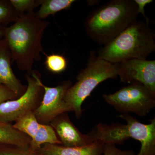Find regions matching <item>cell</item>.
I'll return each instance as SVG.
<instances>
[{"label": "cell", "mask_w": 155, "mask_h": 155, "mask_svg": "<svg viewBox=\"0 0 155 155\" xmlns=\"http://www.w3.org/2000/svg\"><path fill=\"white\" fill-rule=\"evenodd\" d=\"M48 21L38 19L33 12L23 14L16 22L5 27L4 38L11 51L12 61L19 70L31 75L35 61L44 53L41 40Z\"/></svg>", "instance_id": "cell-1"}, {"label": "cell", "mask_w": 155, "mask_h": 155, "mask_svg": "<svg viewBox=\"0 0 155 155\" xmlns=\"http://www.w3.org/2000/svg\"><path fill=\"white\" fill-rule=\"evenodd\" d=\"M138 15L134 0H113L89 14L85 31L93 41L105 45L137 21Z\"/></svg>", "instance_id": "cell-2"}, {"label": "cell", "mask_w": 155, "mask_h": 155, "mask_svg": "<svg viewBox=\"0 0 155 155\" xmlns=\"http://www.w3.org/2000/svg\"><path fill=\"white\" fill-rule=\"evenodd\" d=\"M155 33L145 21H136L99 50L98 57L112 64L147 59L155 50Z\"/></svg>", "instance_id": "cell-3"}, {"label": "cell", "mask_w": 155, "mask_h": 155, "mask_svg": "<svg viewBox=\"0 0 155 155\" xmlns=\"http://www.w3.org/2000/svg\"><path fill=\"white\" fill-rule=\"evenodd\" d=\"M118 77L117 64L101 59L94 51L91 53L87 64L76 77L77 82L67 91L64 100L77 118L82 116V103L100 83Z\"/></svg>", "instance_id": "cell-4"}, {"label": "cell", "mask_w": 155, "mask_h": 155, "mask_svg": "<svg viewBox=\"0 0 155 155\" xmlns=\"http://www.w3.org/2000/svg\"><path fill=\"white\" fill-rule=\"evenodd\" d=\"M105 101L121 114L133 113L144 117L155 106V95L138 82L130 84L112 94L103 95Z\"/></svg>", "instance_id": "cell-5"}, {"label": "cell", "mask_w": 155, "mask_h": 155, "mask_svg": "<svg viewBox=\"0 0 155 155\" xmlns=\"http://www.w3.org/2000/svg\"><path fill=\"white\" fill-rule=\"evenodd\" d=\"M119 117L127 122L126 125L115 123L111 130V140L114 144H122L133 138L141 143L136 155H155V118L150 124H144L129 114H121Z\"/></svg>", "instance_id": "cell-6"}, {"label": "cell", "mask_w": 155, "mask_h": 155, "mask_svg": "<svg viewBox=\"0 0 155 155\" xmlns=\"http://www.w3.org/2000/svg\"><path fill=\"white\" fill-rule=\"evenodd\" d=\"M27 88L24 94L16 99L0 104V122H16L29 112H34L39 106L44 94L43 88L39 82L38 72L33 70L31 75L26 74Z\"/></svg>", "instance_id": "cell-7"}, {"label": "cell", "mask_w": 155, "mask_h": 155, "mask_svg": "<svg viewBox=\"0 0 155 155\" xmlns=\"http://www.w3.org/2000/svg\"><path fill=\"white\" fill-rule=\"evenodd\" d=\"M39 82L43 88V96L39 106L34 113L40 124L49 125L57 116L71 112L64 98L67 91L72 86V82L66 81L54 87L45 86L41 82V78Z\"/></svg>", "instance_id": "cell-8"}, {"label": "cell", "mask_w": 155, "mask_h": 155, "mask_svg": "<svg viewBox=\"0 0 155 155\" xmlns=\"http://www.w3.org/2000/svg\"><path fill=\"white\" fill-rule=\"evenodd\" d=\"M116 64L122 82L142 84L155 95V60L131 59Z\"/></svg>", "instance_id": "cell-9"}, {"label": "cell", "mask_w": 155, "mask_h": 155, "mask_svg": "<svg viewBox=\"0 0 155 155\" xmlns=\"http://www.w3.org/2000/svg\"><path fill=\"white\" fill-rule=\"evenodd\" d=\"M62 145L67 147L85 146L93 143L88 134L79 131L71 122L67 113L61 114L50 123Z\"/></svg>", "instance_id": "cell-10"}, {"label": "cell", "mask_w": 155, "mask_h": 155, "mask_svg": "<svg viewBox=\"0 0 155 155\" xmlns=\"http://www.w3.org/2000/svg\"><path fill=\"white\" fill-rule=\"evenodd\" d=\"M11 51L5 38L0 40V85H5L19 97L25 93L27 85L21 83L11 66Z\"/></svg>", "instance_id": "cell-11"}, {"label": "cell", "mask_w": 155, "mask_h": 155, "mask_svg": "<svg viewBox=\"0 0 155 155\" xmlns=\"http://www.w3.org/2000/svg\"><path fill=\"white\" fill-rule=\"evenodd\" d=\"M104 143L95 141L80 147H67L62 145L45 144L36 152L38 155H102Z\"/></svg>", "instance_id": "cell-12"}, {"label": "cell", "mask_w": 155, "mask_h": 155, "mask_svg": "<svg viewBox=\"0 0 155 155\" xmlns=\"http://www.w3.org/2000/svg\"><path fill=\"white\" fill-rule=\"evenodd\" d=\"M31 138L15 129L11 123L0 122V144L29 148Z\"/></svg>", "instance_id": "cell-13"}, {"label": "cell", "mask_w": 155, "mask_h": 155, "mask_svg": "<svg viewBox=\"0 0 155 155\" xmlns=\"http://www.w3.org/2000/svg\"><path fill=\"white\" fill-rule=\"evenodd\" d=\"M45 144L62 145L55 131L50 124H40L36 134L31 139L29 149L36 152Z\"/></svg>", "instance_id": "cell-14"}, {"label": "cell", "mask_w": 155, "mask_h": 155, "mask_svg": "<svg viewBox=\"0 0 155 155\" xmlns=\"http://www.w3.org/2000/svg\"><path fill=\"white\" fill-rule=\"evenodd\" d=\"M75 2V0H40L41 7L35 13V16L44 20L50 15H54L60 11L70 8Z\"/></svg>", "instance_id": "cell-15"}, {"label": "cell", "mask_w": 155, "mask_h": 155, "mask_svg": "<svg viewBox=\"0 0 155 155\" xmlns=\"http://www.w3.org/2000/svg\"><path fill=\"white\" fill-rule=\"evenodd\" d=\"M39 125L34 112H29L16 121L13 126L32 139L36 134Z\"/></svg>", "instance_id": "cell-16"}, {"label": "cell", "mask_w": 155, "mask_h": 155, "mask_svg": "<svg viewBox=\"0 0 155 155\" xmlns=\"http://www.w3.org/2000/svg\"><path fill=\"white\" fill-rule=\"evenodd\" d=\"M19 18L10 0H0V25L8 27L10 23L16 22Z\"/></svg>", "instance_id": "cell-17"}, {"label": "cell", "mask_w": 155, "mask_h": 155, "mask_svg": "<svg viewBox=\"0 0 155 155\" xmlns=\"http://www.w3.org/2000/svg\"><path fill=\"white\" fill-rule=\"evenodd\" d=\"M47 69L50 72L60 73L67 69V61L64 56L58 54H51L46 55L45 62Z\"/></svg>", "instance_id": "cell-18"}, {"label": "cell", "mask_w": 155, "mask_h": 155, "mask_svg": "<svg viewBox=\"0 0 155 155\" xmlns=\"http://www.w3.org/2000/svg\"><path fill=\"white\" fill-rule=\"evenodd\" d=\"M10 2L19 17L33 12L40 5V0H10Z\"/></svg>", "instance_id": "cell-19"}, {"label": "cell", "mask_w": 155, "mask_h": 155, "mask_svg": "<svg viewBox=\"0 0 155 155\" xmlns=\"http://www.w3.org/2000/svg\"><path fill=\"white\" fill-rule=\"evenodd\" d=\"M0 155H38L29 148L10 145L0 144Z\"/></svg>", "instance_id": "cell-20"}, {"label": "cell", "mask_w": 155, "mask_h": 155, "mask_svg": "<svg viewBox=\"0 0 155 155\" xmlns=\"http://www.w3.org/2000/svg\"><path fill=\"white\" fill-rule=\"evenodd\" d=\"M104 155H136L132 150H120L116 146V145L106 143L104 147Z\"/></svg>", "instance_id": "cell-21"}, {"label": "cell", "mask_w": 155, "mask_h": 155, "mask_svg": "<svg viewBox=\"0 0 155 155\" xmlns=\"http://www.w3.org/2000/svg\"><path fill=\"white\" fill-rule=\"evenodd\" d=\"M18 97L7 87L0 85V104L6 101L16 99Z\"/></svg>", "instance_id": "cell-22"}, {"label": "cell", "mask_w": 155, "mask_h": 155, "mask_svg": "<svg viewBox=\"0 0 155 155\" xmlns=\"http://www.w3.org/2000/svg\"><path fill=\"white\" fill-rule=\"evenodd\" d=\"M137 6V12L138 14H141L145 19V22L149 24V19L147 17L145 12V7L150 3H152V0H134Z\"/></svg>", "instance_id": "cell-23"}, {"label": "cell", "mask_w": 155, "mask_h": 155, "mask_svg": "<svg viewBox=\"0 0 155 155\" xmlns=\"http://www.w3.org/2000/svg\"><path fill=\"white\" fill-rule=\"evenodd\" d=\"M5 28V27L0 25V40L4 38Z\"/></svg>", "instance_id": "cell-24"}]
</instances>
